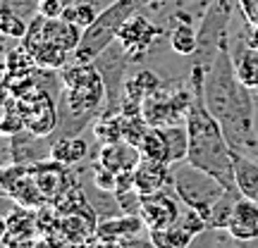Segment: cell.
I'll return each mask as SVG.
<instances>
[{"instance_id": "cell-1", "label": "cell", "mask_w": 258, "mask_h": 248, "mask_svg": "<svg viewBox=\"0 0 258 248\" xmlns=\"http://www.w3.org/2000/svg\"><path fill=\"white\" fill-rule=\"evenodd\" d=\"M206 69L203 67H191V84H194V101L186 112V129H189V162L201 167L203 172L213 175L225 189H237L234 184V157H232V146L225 138L220 122L211 115L206 108L201 91V81ZM239 191V189H237Z\"/></svg>"}, {"instance_id": "cell-2", "label": "cell", "mask_w": 258, "mask_h": 248, "mask_svg": "<svg viewBox=\"0 0 258 248\" xmlns=\"http://www.w3.org/2000/svg\"><path fill=\"white\" fill-rule=\"evenodd\" d=\"M249 86H244L241 79L237 76V67L232 60V48L230 41L220 48L218 57L213 60V64L206 69L201 81L203 101L206 108L211 110V115L220 122L227 112L234 108V103L241 98V93L246 91Z\"/></svg>"}, {"instance_id": "cell-3", "label": "cell", "mask_w": 258, "mask_h": 248, "mask_svg": "<svg viewBox=\"0 0 258 248\" xmlns=\"http://www.w3.org/2000/svg\"><path fill=\"white\" fill-rule=\"evenodd\" d=\"M137 5L139 0H115L105 10H101L96 22L84 29L79 48L74 50L77 62H93L105 48H110L120 36L122 27L137 15Z\"/></svg>"}, {"instance_id": "cell-4", "label": "cell", "mask_w": 258, "mask_h": 248, "mask_svg": "<svg viewBox=\"0 0 258 248\" xmlns=\"http://www.w3.org/2000/svg\"><path fill=\"white\" fill-rule=\"evenodd\" d=\"M172 189L186 208L199 210L206 220H208V212L215 205V201L227 191L215 177L203 172L201 167L191 165L189 160L172 165Z\"/></svg>"}, {"instance_id": "cell-5", "label": "cell", "mask_w": 258, "mask_h": 248, "mask_svg": "<svg viewBox=\"0 0 258 248\" xmlns=\"http://www.w3.org/2000/svg\"><path fill=\"white\" fill-rule=\"evenodd\" d=\"M237 0H211L199 24V48L194 53V64L208 69L218 57L220 48L230 41V22Z\"/></svg>"}, {"instance_id": "cell-6", "label": "cell", "mask_w": 258, "mask_h": 248, "mask_svg": "<svg viewBox=\"0 0 258 248\" xmlns=\"http://www.w3.org/2000/svg\"><path fill=\"white\" fill-rule=\"evenodd\" d=\"M129 62H132V57L122 48L120 41H115L110 48H105L101 55L93 60L96 69L103 76V84H105V110H103V115H120L122 108H124Z\"/></svg>"}, {"instance_id": "cell-7", "label": "cell", "mask_w": 258, "mask_h": 248, "mask_svg": "<svg viewBox=\"0 0 258 248\" xmlns=\"http://www.w3.org/2000/svg\"><path fill=\"white\" fill-rule=\"evenodd\" d=\"M172 189H165V191H156L148 193V196H141V220L146 222V229H165L170 224L179 222L182 217V205L184 203L177 198V193L172 196Z\"/></svg>"}, {"instance_id": "cell-8", "label": "cell", "mask_w": 258, "mask_h": 248, "mask_svg": "<svg viewBox=\"0 0 258 248\" xmlns=\"http://www.w3.org/2000/svg\"><path fill=\"white\" fill-rule=\"evenodd\" d=\"M163 34H165L163 27L153 24V22L146 19L144 15H134V17L122 27L117 41L122 43V48L129 53L132 60H144V55H148V50L153 48V43H156Z\"/></svg>"}, {"instance_id": "cell-9", "label": "cell", "mask_w": 258, "mask_h": 248, "mask_svg": "<svg viewBox=\"0 0 258 248\" xmlns=\"http://www.w3.org/2000/svg\"><path fill=\"white\" fill-rule=\"evenodd\" d=\"M134 184H137L141 196L172 189V165L170 162H160V160L141 157V162L134 170Z\"/></svg>"}, {"instance_id": "cell-10", "label": "cell", "mask_w": 258, "mask_h": 248, "mask_svg": "<svg viewBox=\"0 0 258 248\" xmlns=\"http://www.w3.org/2000/svg\"><path fill=\"white\" fill-rule=\"evenodd\" d=\"M141 162V150L132 146L127 141H112V143H103L101 153H98V165L110 170L112 175H124V172H134L137 165Z\"/></svg>"}, {"instance_id": "cell-11", "label": "cell", "mask_w": 258, "mask_h": 248, "mask_svg": "<svg viewBox=\"0 0 258 248\" xmlns=\"http://www.w3.org/2000/svg\"><path fill=\"white\" fill-rule=\"evenodd\" d=\"M227 234L239 241H258V203L241 196L232 210Z\"/></svg>"}, {"instance_id": "cell-12", "label": "cell", "mask_w": 258, "mask_h": 248, "mask_svg": "<svg viewBox=\"0 0 258 248\" xmlns=\"http://www.w3.org/2000/svg\"><path fill=\"white\" fill-rule=\"evenodd\" d=\"M167 41H170V48L177 55L194 57L196 48H199V29H194L191 19L186 17L184 12H177L175 17H170Z\"/></svg>"}, {"instance_id": "cell-13", "label": "cell", "mask_w": 258, "mask_h": 248, "mask_svg": "<svg viewBox=\"0 0 258 248\" xmlns=\"http://www.w3.org/2000/svg\"><path fill=\"white\" fill-rule=\"evenodd\" d=\"M12 150H15V162L17 165H38L43 162L46 157H50V150H53V141H38L36 134L31 136H24V134H15V141H12Z\"/></svg>"}, {"instance_id": "cell-14", "label": "cell", "mask_w": 258, "mask_h": 248, "mask_svg": "<svg viewBox=\"0 0 258 248\" xmlns=\"http://www.w3.org/2000/svg\"><path fill=\"white\" fill-rule=\"evenodd\" d=\"M146 227V222L141 220V215H117L101 220L96 227V239H134Z\"/></svg>"}, {"instance_id": "cell-15", "label": "cell", "mask_w": 258, "mask_h": 248, "mask_svg": "<svg viewBox=\"0 0 258 248\" xmlns=\"http://www.w3.org/2000/svg\"><path fill=\"white\" fill-rule=\"evenodd\" d=\"M84 29L74 22H67V19H46L43 22V36L53 43V46L62 48L67 53H74L79 48V41H82Z\"/></svg>"}, {"instance_id": "cell-16", "label": "cell", "mask_w": 258, "mask_h": 248, "mask_svg": "<svg viewBox=\"0 0 258 248\" xmlns=\"http://www.w3.org/2000/svg\"><path fill=\"white\" fill-rule=\"evenodd\" d=\"M29 172L34 177V182H36L38 191L43 193L46 198H53V196H60L64 191V165L60 162H38V165H31L29 167Z\"/></svg>"}, {"instance_id": "cell-17", "label": "cell", "mask_w": 258, "mask_h": 248, "mask_svg": "<svg viewBox=\"0 0 258 248\" xmlns=\"http://www.w3.org/2000/svg\"><path fill=\"white\" fill-rule=\"evenodd\" d=\"M232 157H234V184L239 193L258 203V160L237 150H232Z\"/></svg>"}, {"instance_id": "cell-18", "label": "cell", "mask_w": 258, "mask_h": 248, "mask_svg": "<svg viewBox=\"0 0 258 248\" xmlns=\"http://www.w3.org/2000/svg\"><path fill=\"white\" fill-rule=\"evenodd\" d=\"M232 60H234L237 76L241 79V84L253 91L258 86V48L249 46L244 38H239L237 46L232 48Z\"/></svg>"}, {"instance_id": "cell-19", "label": "cell", "mask_w": 258, "mask_h": 248, "mask_svg": "<svg viewBox=\"0 0 258 248\" xmlns=\"http://www.w3.org/2000/svg\"><path fill=\"white\" fill-rule=\"evenodd\" d=\"M89 153V143L86 138H82L79 134L77 136H62L53 141V150H50V160H55L64 167H72L77 162H82Z\"/></svg>"}, {"instance_id": "cell-20", "label": "cell", "mask_w": 258, "mask_h": 248, "mask_svg": "<svg viewBox=\"0 0 258 248\" xmlns=\"http://www.w3.org/2000/svg\"><path fill=\"white\" fill-rule=\"evenodd\" d=\"M148 239L153 241L156 248H191L196 241V234L191 229H186L182 222H175L165 229H151Z\"/></svg>"}, {"instance_id": "cell-21", "label": "cell", "mask_w": 258, "mask_h": 248, "mask_svg": "<svg viewBox=\"0 0 258 248\" xmlns=\"http://www.w3.org/2000/svg\"><path fill=\"white\" fill-rule=\"evenodd\" d=\"M163 131V138L167 143V155H170V165H177V162H184L189 157V129H186V122L182 124H167V127H160Z\"/></svg>"}, {"instance_id": "cell-22", "label": "cell", "mask_w": 258, "mask_h": 248, "mask_svg": "<svg viewBox=\"0 0 258 248\" xmlns=\"http://www.w3.org/2000/svg\"><path fill=\"white\" fill-rule=\"evenodd\" d=\"M241 198V193L234 189H227V191L222 193L220 198L215 201V205L211 208L208 212V227L211 231H220V229H227V224H230V217H232V210H234V205L237 201Z\"/></svg>"}, {"instance_id": "cell-23", "label": "cell", "mask_w": 258, "mask_h": 248, "mask_svg": "<svg viewBox=\"0 0 258 248\" xmlns=\"http://www.w3.org/2000/svg\"><path fill=\"white\" fill-rule=\"evenodd\" d=\"M141 157H148V160H160V162H170V155H167V143L163 138V131L160 127H151L146 131V136L141 141Z\"/></svg>"}, {"instance_id": "cell-24", "label": "cell", "mask_w": 258, "mask_h": 248, "mask_svg": "<svg viewBox=\"0 0 258 248\" xmlns=\"http://www.w3.org/2000/svg\"><path fill=\"white\" fill-rule=\"evenodd\" d=\"M98 15H101V12L96 10V5H93L91 0H77L74 5H70V8L64 10L62 19L74 22V24H79L82 29H86V27H91L93 22H96Z\"/></svg>"}, {"instance_id": "cell-25", "label": "cell", "mask_w": 258, "mask_h": 248, "mask_svg": "<svg viewBox=\"0 0 258 248\" xmlns=\"http://www.w3.org/2000/svg\"><path fill=\"white\" fill-rule=\"evenodd\" d=\"M3 34L10 38H24L27 36V31H29V24H27V19L22 17V15H17L15 10L10 8V5H5L3 8Z\"/></svg>"}, {"instance_id": "cell-26", "label": "cell", "mask_w": 258, "mask_h": 248, "mask_svg": "<svg viewBox=\"0 0 258 248\" xmlns=\"http://www.w3.org/2000/svg\"><path fill=\"white\" fill-rule=\"evenodd\" d=\"M67 8L70 0H38V15H43L46 19H60Z\"/></svg>"}, {"instance_id": "cell-27", "label": "cell", "mask_w": 258, "mask_h": 248, "mask_svg": "<svg viewBox=\"0 0 258 248\" xmlns=\"http://www.w3.org/2000/svg\"><path fill=\"white\" fill-rule=\"evenodd\" d=\"M93 248H129L124 239H98Z\"/></svg>"}, {"instance_id": "cell-28", "label": "cell", "mask_w": 258, "mask_h": 248, "mask_svg": "<svg viewBox=\"0 0 258 248\" xmlns=\"http://www.w3.org/2000/svg\"><path fill=\"white\" fill-rule=\"evenodd\" d=\"M127 243H129V248H156L151 239L148 241H144V239H127Z\"/></svg>"}, {"instance_id": "cell-29", "label": "cell", "mask_w": 258, "mask_h": 248, "mask_svg": "<svg viewBox=\"0 0 258 248\" xmlns=\"http://www.w3.org/2000/svg\"><path fill=\"white\" fill-rule=\"evenodd\" d=\"M253 157L258 160V136H256V146H253Z\"/></svg>"}, {"instance_id": "cell-30", "label": "cell", "mask_w": 258, "mask_h": 248, "mask_svg": "<svg viewBox=\"0 0 258 248\" xmlns=\"http://www.w3.org/2000/svg\"><path fill=\"white\" fill-rule=\"evenodd\" d=\"M253 96H256V101H258V86H256V89H253Z\"/></svg>"}, {"instance_id": "cell-31", "label": "cell", "mask_w": 258, "mask_h": 248, "mask_svg": "<svg viewBox=\"0 0 258 248\" xmlns=\"http://www.w3.org/2000/svg\"><path fill=\"white\" fill-rule=\"evenodd\" d=\"M146 3H163V0H146Z\"/></svg>"}, {"instance_id": "cell-32", "label": "cell", "mask_w": 258, "mask_h": 248, "mask_svg": "<svg viewBox=\"0 0 258 248\" xmlns=\"http://www.w3.org/2000/svg\"><path fill=\"white\" fill-rule=\"evenodd\" d=\"M239 3H249V0H239Z\"/></svg>"}]
</instances>
